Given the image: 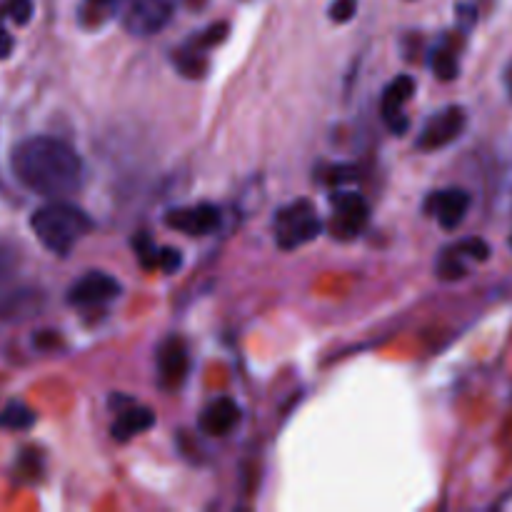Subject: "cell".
Masks as SVG:
<instances>
[{"instance_id": "1", "label": "cell", "mask_w": 512, "mask_h": 512, "mask_svg": "<svg viewBox=\"0 0 512 512\" xmlns=\"http://www.w3.org/2000/svg\"><path fill=\"white\" fill-rule=\"evenodd\" d=\"M10 168L30 193L65 200L85 185V163L73 145L50 135L20 140L10 153Z\"/></svg>"}, {"instance_id": "2", "label": "cell", "mask_w": 512, "mask_h": 512, "mask_svg": "<svg viewBox=\"0 0 512 512\" xmlns=\"http://www.w3.org/2000/svg\"><path fill=\"white\" fill-rule=\"evenodd\" d=\"M30 228L43 248L65 258L93 230V220L78 205L68 203V200H53L35 210L30 218Z\"/></svg>"}, {"instance_id": "3", "label": "cell", "mask_w": 512, "mask_h": 512, "mask_svg": "<svg viewBox=\"0 0 512 512\" xmlns=\"http://www.w3.org/2000/svg\"><path fill=\"white\" fill-rule=\"evenodd\" d=\"M323 220L315 215L310 200H295L275 215V243L283 250L303 248L323 233Z\"/></svg>"}, {"instance_id": "4", "label": "cell", "mask_w": 512, "mask_h": 512, "mask_svg": "<svg viewBox=\"0 0 512 512\" xmlns=\"http://www.w3.org/2000/svg\"><path fill=\"white\" fill-rule=\"evenodd\" d=\"M115 15L128 33L148 38L160 33L173 18V0H118Z\"/></svg>"}, {"instance_id": "5", "label": "cell", "mask_w": 512, "mask_h": 512, "mask_svg": "<svg viewBox=\"0 0 512 512\" xmlns=\"http://www.w3.org/2000/svg\"><path fill=\"white\" fill-rule=\"evenodd\" d=\"M330 205H333V218H330V233L338 240H355L363 235L370 223V203L363 193L355 190H333L330 193Z\"/></svg>"}, {"instance_id": "6", "label": "cell", "mask_w": 512, "mask_h": 512, "mask_svg": "<svg viewBox=\"0 0 512 512\" xmlns=\"http://www.w3.org/2000/svg\"><path fill=\"white\" fill-rule=\"evenodd\" d=\"M465 128H468V113H465V108L448 105V108L438 110V113L425 120L423 130H420L418 140H415V148L425 150V153L448 148V145H453L465 133Z\"/></svg>"}, {"instance_id": "7", "label": "cell", "mask_w": 512, "mask_h": 512, "mask_svg": "<svg viewBox=\"0 0 512 512\" xmlns=\"http://www.w3.org/2000/svg\"><path fill=\"white\" fill-rule=\"evenodd\" d=\"M120 293H123V285L113 275L103 273V270H88L83 278L70 285L65 300L75 308H93V305L113 303Z\"/></svg>"}, {"instance_id": "8", "label": "cell", "mask_w": 512, "mask_h": 512, "mask_svg": "<svg viewBox=\"0 0 512 512\" xmlns=\"http://www.w3.org/2000/svg\"><path fill=\"white\" fill-rule=\"evenodd\" d=\"M223 213H220L218 205L213 203H195V205H183V208H170L165 213L163 223L168 228L178 230V233L190 235V238H203L218 230Z\"/></svg>"}, {"instance_id": "9", "label": "cell", "mask_w": 512, "mask_h": 512, "mask_svg": "<svg viewBox=\"0 0 512 512\" xmlns=\"http://www.w3.org/2000/svg\"><path fill=\"white\" fill-rule=\"evenodd\" d=\"M155 363H158V383L163 390H178L188 380L190 355L188 345L178 335H170L155 350Z\"/></svg>"}, {"instance_id": "10", "label": "cell", "mask_w": 512, "mask_h": 512, "mask_svg": "<svg viewBox=\"0 0 512 512\" xmlns=\"http://www.w3.org/2000/svg\"><path fill=\"white\" fill-rule=\"evenodd\" d=\"M473 205L468 190L463 188H445L435 190L428 200H425V213L433 215L443 230H458L468 218V210Z\"/></svg>"}, {"instance_id": "11", "label": "cell", "mask_w": 512, "mask_h": 512, "mask_svg": "<svg viewBox=\"0 0 512 512\" xmlns=\"http://www.w3.org/2000/svg\"><path fill=\"white\" fill-rule=\"evenodd\" d=\"M415 95V78L413 75H398L395 80H390L383 90V98H380V113L383 120L388 123V128L395 135H403L408 130V118H405V105L413 100Z\"/></svg>"}, {"instance_id": "12", "label": "cell", "mask_w": 512, "mask_h": 512, "mask_svg": "<svg viewBox=\"0 0 512 512\" xmlns=\"http://www.w3.org/2000/svg\"><path fill=\"white\" fill-rule=\"evenodd\" d=\"M240 423V408L233 398H218L200 415V430L213 438H223Z\"/></svg>"}, {"instance_id": "13", "label": "cell", "mask_w": 512, "mask_h": 512, "mask_svg": "<svg viewBox=\"0 0 512 512\" xmlns=\"http://www.w3.org/2000/svg\"><path fill=\"white\" fill-rule=\"evenodd\" d=\"M118 413V420L110 428V435L118 443H128L135 435L145 433V430H150L155 425V413L150 408H145V405H133L128 410H118Z\"/></svg>"}, {"instance_id": "14", "label": "cell", "mask_w": 512, "mask_h": 512, "mask_svg": "<svg viewBox=\"0 0 512 512\" xmlns=\"http://www.w3.org/2000/svg\"><path fill=\"white\" fill-rule=\"evenodd\" d=\"M430 65H433L435 78L450 83L460 75V48L455 45V40L450 35H445L438 43V48L430 53Z\"/></svg>"}, {"instance_id": "15", "label": "cell", "mask_w": 512, "mask_h": 512, "mask_svg": "<svg viewBox=\"0 0 512 512\" xmlns=\"http://www.w3.org/2000/svg\"><path fill=\"white\" fill-rule=\"evenodd\" d=\"M173 63H175V68H178V73L185 75V78H190V80L205 78V73H208V68H210L208 53H198V50H190V48H185V45H180V48L175 50Z\"/></svg>"}, {"instance_id": "16", "label": "cell", "mask_w": 512, "mask_h": 512, "mask_svg": "<svg viewBox=\"0 0 512 512\" xmlns=\"http://www.w3.org/2000/svg\"><path fill=\"white\" fill-rule=\"evenodd\" d=\"M38 305V290H18V293L0 303V318H25V315H33Z\"/></svg>"}, {"instance_id": "17", "label": "cell", "mask_w": 512, "mask_h": 512, "mask_svg": "<svg viewBox=\"0 0 512 512\" xmlns=\"http://www.w3.org/2000/svg\"><path fill=\"white\" fill-rule=\"evenodd\" d=\"M468 263L470 260L465 255H460L453 245H448L435 263V273L440 280H460L468 275Z\"/></svg>"}, {"instance_id": "18", "label": "cell", "mask_w": 512, "mask_h": 512, "mask_svg": "<svg viewBox=\"0 0 512 512\" xmlns=\"http://www.w3.org/2000/svg\"><path fill=\"white\" fill-rule=\"evenodd\" d=\"M35 425V413L20 400H10L0 413V428L5 430H30Z\"/></svg>"}, {"instance_id": "19", "label": "cell", "mask_w": 512, "mask_h": 512, "mask_svg": "<svg viewBox=\"0 0 512 512\" xmlns=\"http://www.w3.org/2000/svg\"><path fill=\"white\" fill-rule=\"evenodd\" d=\"M228 30H230L228 23H213L208 25V28L200 30V33H195L193 38L185 40L183 45L190 50H198V53H208V50L218 48V45L228 38Z\"/></svg>"}, {"instance_id": "20", "label": "cell", "mask_w": 512, "mask_h": 512, "mask_svg": "<svg viewBox=\"0 0 512 512\" xmlns=\"http://www.w3.org/2000/svg\"><path fill=\"white\" fill-rule=\"evenodd\" d=\"M133 250L135 255H138L140 265H143L145 270H158V258H160V248L153 243V240L148 238L145 233H138L133 238Z\"/></svg>"}, {"instance_id": "21", "label": "cell", "mask_w": 512, "mask_h": 512, "mask_svg": "<svg viewBox=\"0 0 512 512\" xmlns=\"http://www.w3.org/2000/svg\"><path fill=\"white\" fill-rule=\"evenodd\" d=\"M20 265V250L13 243H5L0 240V285L8 283L15 273H18Z\"/></svg>"}, {"instance_id": "22", "label": "cell", "mask_w": 512, "mask_h": 512, "mask_svg": "<svg viewBox=\"0 0 512 512\" xmlns=\"http://www.w3.org/2000/svg\"><path fill=\"white\" fill-rule=\"evenodd\" d=\"M470 263H485L490 258V245L483 238H463L458 243H453Z\"/></svg>"}, {"instance_id": "23", "label": "cell", "mask_w": 512, "mask_h": 512, "mask_svg": "<svg viewBox=\"0 0 512 512\" xmlns=\"http://www.w3.org/2000/svg\"><path fill=\"white\" fill-rule=\"evenodd\" d=\"M0 13L13 20L15 25H28L33 18V0H5Z\"/></svg>"}, {"instance_id": "24", "label": "cell", "mask_w": 512, "mask_h": 512, "mask_svg": "<svg viewBox=\"0 0 512 512\" xmlns=\"http://www.w3.org/2000/svg\"><path fill=\"white\" fill-rule=\"evenodd\" d=\"M358 13V0H333L328 15L333 23H350Z\"/></svg>"}, {"instance_id": "25", "label": "cell", "mask_w": 512, "mask_h": 512, "mask_svg": "<svg viewBox=\"0 0 512 512\" xmlns=\"http://www.w3.org/2000/svg\"><path fill=\"white\" fill-rule=\"evenodd\" d=\"M455 18H458L460 33H468V30L475 28L478 23V8L473 3H458L455 5Z\"/></svg>"}, {"instance_id": "26", "label": "cell", "mask_w": 512, "mask_h": 512, "mask_svg": "<svg viewBox=\"0 0 512 512\" xmlns=\"http://www.w3.org/2000/svg\"><path fill=\"white\" fill-rule=\"evenodd\" d=\"M180 265H183V253L178 248H160V258H158V268L163 273H178Z\"/></svg>"}, {"instance_id": "27", "label": "cell", "mask_w": 512, "mask_h": 512, "mask_svg": "<svg viewBox=\"0 0 512 512\" xmlns=\"http://www.w3.org/2000/svg\"><path fill=\"white\" fill-rule=\"evenodd\" d=\"M3 18L5 15L0 13V60H5L10 55V50H13V35L8 33V30H5V25H3Z\"/></svg>"}, {"instance_id": "28", "label": "cell", "mask_w": 512, "mask_h": 512, "mask_svg": "<svg viewBox=\"0 0 512 512\" xmlns=\"http://www.w3.org/2000/svg\"><path fill=\"white\" fill-rule=\"evenodd\" d=\"M93 10H108V13H115L118 10V0H85Z\"/></svg>"}, {"instance_id": "29", "label": "cell", "mask_w": 512, "mask_h": 512, "mask_svg": "<svg viewBox=\"0 0 512 512\" xmlns=\"http://www.w3.org/2000/svg\"><path fill=\"white\" fill-rule=\"evenodd\" d=\"M505 85H508V93L512 98V63L508 65V68H505Z\"/></svg>"}, {"instance_id": "30", "label": "cell", "mask_w": 512, "mask_h": 512, "mask_svg": "<svg viewBox=\"0 0 512 512\" xmlns=\"http://www.w3.org/2000/svg\"><path fill=\"white\" fill-rule=\"evenodd\" d=\"M510 248H512V235H510Z\"/></svg>"}]
</instances>
